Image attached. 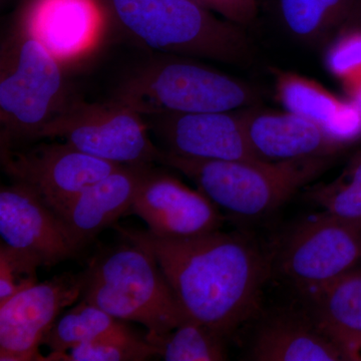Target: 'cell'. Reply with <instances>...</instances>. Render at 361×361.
<instances>
[{"mask_svg":"<svg viewBox=\"0 0 361 361\" xmlns=\"http://www.w3.org/2000/svg\"><path fill=\"white\" fill-rule=\"evenodd\" d=\"M307 298L312 306L311 317L341 351L361 341V266Z\"/></svg>","mask_w":361,"mask_h":361,"instance_id":"cell-18","label":"cell"},{"mask_svg":"<svg viewBox=\"0 0 361 361\" xmlns=\"http://www.w3.org/2000/svg\"><path fill=\"white\" fill-rule=\"evenodd\" d=\"M35 137L59 140L118 165H153L161 156L145 118L114 99L108 104H65Z\"/></svg>","mask_w":361,"mask_h":361,"instance_id":"cell-7","label":"cell"},{"mask_svg":"<svg viewBox=\"0 0 361 361\" xmlns=\"http://www.w3.org/2000/svg\"><path fill=\"white\" fill-rule=\"evenodd\" d=\"M133 334L134 331L123 320L80 299L77 305L59 316L45 334L42 344L49 346L51 353H63L87 342Z\"/></svg>","mask_w":361,"mask_h":361,"instance_id":"cell-19","label":"cell"},{"mask_svg":"<svg viewBox=\"0 0 361 361\" xmlns=\"http://www.w3.org/2000/svg\"><path fill=\"white\" fill-rule=\"evenodd\" d=\"M339 35L327 47L324 54L326 70L342 82H348L361 75V30L344 25Z\"/></svg>","mask_w":361,"mask_h":361,"instance_id":"cell-26","label":"cell"},{"mask_svg":"<svg viewBox=\"0 0 361 361\" xmlns=\"http://www.w3.org/2000/svg\"><path fill=\"white\" fill-rule=\"evenodd\" d=\"M59 61L23 28L2 51L0 118L9 137L35 135L63 104Z\"/></svg>","mask_w":361,"mask_h":361,"instance_id":"cell-6","label":"cell"},{"mask_svg":"<svg viewBox=\"0 0 361 361\" xmlns=\"http://www.w3.org/2000/svg\"><path fill=\"white\" fill-rule=\"evenodd\" d=\"M147 167L149 166H122L116 169L80 192L56 213L78 252L121 216L130 212Z\"/></svg>","mask_w":361,"mask_h":361,"instance_id":"cell-14","label":"cell"},{"mask_svg":"<svg viewBox=\"0 0 361 361\" xmlns=\"http://www.w3.org/2000/svg\"><path fill=\"white\" fill-rule=\"evenodd\" d=\"M343 85L348 92V99L355 102L361 109V75L348 82H344Z\"/></svg>","mask_w":361,"mask_h":361,"instance_id":"cell-28","label":"cell"},{"mask_svg":"<svg viewBox=\"0 0 361 361\" xmlns=\"http://www.w3.org/2000/svg\"><path fill=\"white\" fill-rule=\"evenodd\" d=\"M37 259L2 243L0 246V304L33 286L40 267Z\"/></svg>","mask_w":361,"mask_h":361,"instance_id":"cell-25","label":"cell"},{"mask_svg":"<svg viewBox=\"0 0 361 361\" xmlns=\"http://www.w3.org/2000/svg\"><path fill=\"white\" fill-rule=\"evenodd\" d=\"M249 360L255 361H341L338 344L313 318L284 314L271 318L259 327Z\"/></svg>","mask_w":361,"mask_h":361,"instance_id":"cell-17","label":"cell"},{"mask_svg":"<svg viewBox=\"0 0 361 361\" xmlns=\"http://www.w3.org/2000/svg\"><path fill=\"white\" fill-rule=\"evenodd\" d=\"M356 0H276L278 14L296 39L315 42L338 32Z\"/></svg>","mask_w":361,"mask_h":361,"instance_id":"cell-20","label":"cell"},{"mask_svg":"<svg viewBox=\"0 0 361 361\" xmlns=\"http://www.w3.org/2000/svg\"><path fill=\"white\" fill-rule=\"evenodd\" d=\"M116 230L153 254L188 317L228 339L258 310L269 266L246 235L217 230L166 238L149 230Z\"/></svg>","mask_w":361,"mask_h":361,"instance_id":"cell-1","label":"cell"},{"mask_svg":"<svg viewBox=\"0 0 361 361\" xmlns=\"http://www.w3.org/2000/svg\"><path fill=\"white\" fill-rule=\"evenodd\" d=\"M114 101L142 118L176 114L237 111L257 101L249 85L185 59L140 68L116 90Z\"/></svg>","mask_w":361,"mask_h":361,"instance_id":"cell-5","label":"cell"},{"mask_svg":"<svg viewBox=\"0 0 361 361\" xmlns=\"http://www.w3.org/2000/svg\"><path fill=\"white\" fill-rule=\"evenodd\" d=\"M281 274L306 297L361 266V224L326 212L311 216L285 239Z\"/></svg>","mask_w":361,"mask_h":361,"instance_id":"cell-8","label":"cell"},{"mask_svg":"<svg viewBox=\"0 0 361 361\" xmlns=\"http://www.w3.org/2000/svg\"><path fill=\"white\" fill-rule=\"evenodd\" d=\"M332 157L298 160L218 161L185 158L161 149L159 163L179 171L221 211L241 218L274 212L322 174Z\"/></svg>","mask_w":361,"mask_h":361,"instance_id":"cell-2","label":"cell"},{"mask_svg":"<svg viewBox=\"0 0 361 361\" xmlns=\"http://www.w3.org/2000/svg\"><path fill=\"white\" fill-rule=\"evenodd\" d=\"M344 360L361 361V341L343 349Z\"/></svg>","mask_w":361,"mask_h":361,"instance_id":"cell-29","label":"cell"},{"mask_svg":"<svg viewBox=\"0 0 361 361\" xmlns=\"http://www.w3.org/2000/svg\"><path fill=\"white\" fill-rule=\"evenodd\" d=\"M164 151L185 158L262 161L252 151L241 111L147 116Z\"/></svg>","mask_w":361,"mask_h":361,"instance_id":"cell-12","label":"cell"},{"mask_svg":"<svg viewBox=\"0 0 361 361\" xmlns=\"http://www.w3.org/2000/svg\"><path fill=\"white\" fill-rule=\"evenodd\" d=\"M275 77L276 97L285 111L317 123L322 130L343 103L323 85L298 73L277 71Z\"/></svg>","mask_w":361,"mask_h":361,"instance_id":"cell-22","label":"cell"},{"mask_svg":"<svg viewBox=\"0 0 361 361\" xmlns=\"http://www.w3.org/2000/svg\"><path fill=\"white\" fill-rule=\"evenodd\" d=\"M208 11L220 14L235 25H245L255 18L257 0H193Z\"/></svg>","mask_w":361,"mask_h":361,"instance_id":"cell-27","label":"cell"},{"mask_svg":"<svg viewBox=\"0 0 361 361\" xmlns=\"http://www.w3.org/2000/svg\"><path fill=\"white\" fill-rule=\"evenodd\" d=\"M252 151L262 161L334 157L341 149L317 123L290 111H241Z\"/></svg>","mask_w":361,"mask_h":361,"instance_id":"cell-15","label":"cell"},{"mask_svg":"<svg viewBox=\"0 0 361 361\" xmlns=\"http://www.w3.org/2000/svg\"><path fill=\"white\" fill-rule=\"evenodd\" d=\"M344 25L355 26L361 30V0H356L355 6Z\"/></svg>","mask_w":361,"mask_h":361,"instance_id":"cell-30","label":"cell"},{"mask_svg":"<svg viewBox=\"0 0 361 361\" xmlns=\"http://www.w3.org/2000/svg\"><path fill=\"white\" fill-rule=\"evenodd\" d=\"M80 299L151 334H166L189 318L153 254L129 241L90 261Z\"/></svg>","mask_w":361,"mask_h":361,"instance_id":"cell-3","label":"cell"},{"mask_svg":"<svg viewBox=\"0 0 361 361\" xmlns=\"http://www.w3.org/2000/svg\"><path fill=\"white\" fill-rule=\"evenodd\" d=\"M0 235L2 243L47 267L78 253L58 214L18 183L0 190Z\"/></svg>","mask_w":361,"mask_h":361,"instance_id":"cell-13","label":"cell"},{"mask_svg":"<svg viewBox=\"0 0 361 361\" xmlns=\"http://www.w3.org/2000/svg\"><path fill=\"white\" fill-rule=\"evenodd\" d=\"M130 212L149 231L166 238H188L217 231L225 216L199 189H192L163 170L145 169Z\"/></svg>","mask_w":361,"mask_h":361,"instance_id":"cell-11","label":"cell"},{"mask_svg":"<svg viewBox=\"0 0 361 361\" xmlns=\"http://www.w3.org/2000/svg\"><path fill=\"white\" fill-rule=\"evenodd\" d=\"M118 25L149 49L180 56L236 63L248 44L235 23L193 0H109Z\"/></svg>","mask_w":361,"mask_h":361,"instance_id":"cell-4","label":"cell"},{"mask_svg":"<svg viewBox=\"0 0 361 361\" xmlns=\"http://www.w3.org/2000/svg\"><path fill=\"white\" fill-rule=\"evenodd\" d=\"M84 272L63 273L0 304V360H39V345L61 311L77 302Z\"/></svg>","mask_w":361,"mask_h":361,"instance_id":"cell-10","label":"cell"},{"mask_svg":"<svg viewBox=\"0 0 361 361\" xmlns=\"http://www.w3.org/2000/svg\"><path fill=\"white\" fill-rule=\"evenodd\" d=\"M101 11L94 0H33L25 26L59 61L92 47L101 30Z\"/></svg>","mask_w":361,"mask_h":361,"instance_id":"cell-16","label":"cell"},{"mask_svg":"<svg viewBox=\"0 0 361 361\" xmlns=\"http://www.w3.org/2000/svg\"><path fill=\"white\" fill-rule=\"evenodd\" d=\"M156 355L155 348L145 336L140 337L135 334L82 343L68 353H51L44 360L142 361Z\"/></svg>","mask_w":361,"mask_h":361,"instance_id":"cell-24","label":"cell"},{"mask_svg":"<svg viewBox=\"0 0 361 361\" xmlns=\"http://www.w3.org/2000/svg\"><path fill=\"white\" fill-rule=\"evenodd\" d=\"M1 165L13 183L32 190L56 213L90 185L125 166L87 155L61 141L23 149L2 144Z\"/></svg>","mask_w":361,"mask_h":361,"instance_id":"cell-9","label":"cell"},{"mask_svg":"<svg viewBox=\"0 0 361 361\" xmlns=\"http://www.w3.org/2000/svg\"><path fill=\"white\" fill-rule=\"evenodd\" d=\"M145 339L166 361L227 360V338L192 318L166 334L148 332Z\"/></svg>","mask_w":361,"mask_h":361,"instance_id":"cell-21","label":"cell"},{"mask_svg":"<svg viewBox=\"0 0 361 361\" xmlns=\"http://www.w3.org/2000/svg\"><path fill=\"white\" fill-rule=\"evenodd\" d=\"M307 197L322 212L361 224V149L336 179L311 188Z\"/></svg>","mask_w":361,"mask_h":361,"instance_id":"cell-23","label":"cell"}]
</instances>
